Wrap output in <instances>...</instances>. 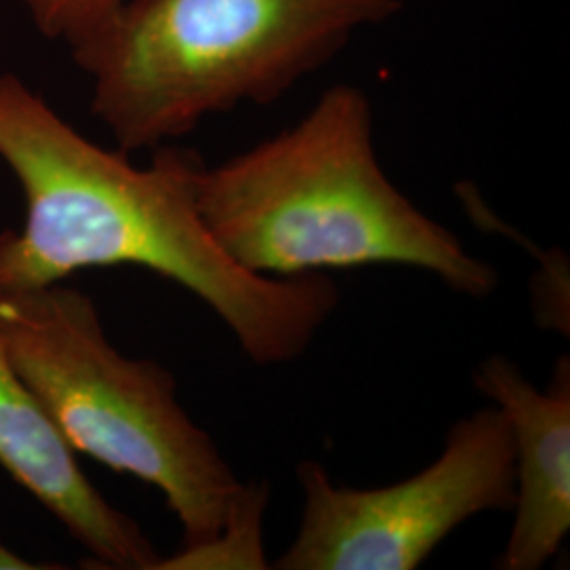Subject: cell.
<instances>
[{
	"label": "cell",
	"mask_w": 570,
	"mask_h": 570,
	"mask_svg": "<svg viewBox=\"0 0 570 570\" xmlns=\"http://www.w3.org/2000/svg\"><path fill=\"white\" fill-rule=\"evenodd\" d=\"M0 161L26 199L20 233H0V296L82 268L142 266L195 294L258 366L301 360L341 303L326 273L275 279L226 256L199 214V155L165 146L136 167L13 75H0Z\"/></svg>",
	"instance_id": "6da1fadb"
},
{
	"label": "cell",
	"mask_w": 570,
	"mask_h": 570,
	"mask_svg": "<svg viewBox=\"0 0 570 570\" xmlns=\"http://www.w3.org/2000/svg\"><path fill=\"white\" fill-rule=\"evenodd\" d=\"M197 205L209 235L247 273L289 279L360 266H410L452 292L490 296L497 271L389 180L366 94L334 85L289 129L216 167Z\"/></svg>",
	"instance_id": "7a4b0ae2"
},
{
	"label": "cell",
	"mask_w": 570,
	"mask_h": 570,
	"mask_svg": "<svg viewBox=\"0 0 570 570\" xmlns=\"http://www.w3.org/2000/svg\"><path fill=\"white\" fill-rule=\"evenodd\" d=\"M400 0H127L72 42L119 150L157 148L239 104H271Z\"/></svg>",
	"instance_id": "3957f363"
},
{
	"label": "cell",
	"mask_w": 570,
	"mask_h": 570,
	"mask_svg": "<svg viewBox=\"0 0 570 570\" xmlns=\"http://www.w3.org/2000/svg\"><path fill=\"white\" fill-rule=\"evenodd\" d=\"M0 341L70 449L164 494L183 548L223 530L244 482L178 402L176 376L110 343L91 296L63 282L0 296Z\"/></svg>",
	"instance_id": "277c9868"
},
{
	"label": "cell",
	"mask_w": 570,
	"mask_h": 570,
	"mask_svg": "<svg viewBox=\"0 0 570 570\" xmlns=\"http://www.w3.org/2000/svg\"><path fill=\"white\" fill-rule=\"evenodd\" d=\"M296 478L301 527L273 569H419L471 518L513 508L510 423L494 404L473 410L429 468L381 489L338 487L317 461H303Z\"/></svg>",
	"instance_id": "5b68a950"
},
{
	"label": "cell",
	"mask_w": 570,
	"mask_h": 570,
	"mask_svg": "<svg viewBox=\"0 0 570 570\" xmlns=\"http://www.w3.org/2000/svg\"><path fill=\"white\" fill-rule=\"evenodd\" d=\"M473 383L503 410L513 440V524L494 569H543L570 532L569 357L558 360L548 389L503 355L480 362Z\"/></svg>",
	"instance_id": "8992f818"
},
{
	"label": "cell",
	"mask_w": 570,
	"mask_h": 570,
	"mask_svg": "<svg viewBox=\"0 0 570 570\" xmlns=\"http://www.w3.org/2000/svg\"><path fill=\"white\" fill-rule=\"evenodd\" d=\"M0 468L89 553L98 569L157 570L161 556L142 527L85 475L0 341Z\"/></svg>",
	"instance_id": "52a82bcc"
},
{
	"label": "cell",
	"mask_w": 570,
	"mask_h": 570,
	"mask_svg": "<svg viewBox=\"0 0 570 570\" xmlns=\"http://www.w3.org/2000/svg\"><path fill=\"white\" fill-rule=\"evenodd\" d=\"M266 499L265 484H244L225 527L212 541L161 558L157 570L271 569L263 546Z\"/></svg>",
	"instance_id": "ba28073f"
},
{
	"label": "cell",
	"mask_w": 570,
	"mask_h": 570,
	"mask_svg": "<svg viewBox=\"0 0 570 570\" xmlns=\"http://www.w3.org/2000/svg\"><path fill=\"white\" fill-rule=\"evenodd\" d=\"M37 28L51 41L72 45L110 18L127 0H21Z\"/></svg>",
	"instance_id": "9c48e42d"
},
{
	"label": "cell",
	"mask_w": 570,
	"mask_h": 570,
	"mask_svg": "<svg viewBox=\"0 0 570 570\" xmlns=\"http://www.w3.org/2000/svg\"><path fill=\"white\" fill-rule=\"evenodd\" d=\"M53 570L63 569L61 564H41L23 558L20 553L9 550L4 543H0V570Z\"/></svg>",
	"instance_id": "30bf717a"
}]
</instances>
